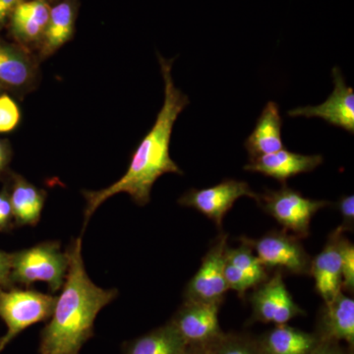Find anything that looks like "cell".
Here are the masks:
<instances>
[{
    "mask_svg": "<svg viewBox=\"0 0 354 354\" xmlns=\"http://www.w3.org/2000/svg\"><path fill=\"white\" fill-rule=\"evenodd\" d=\"M241 197L252 198L258 201L259 194L254 192L245 181L225 179L213 187L192 188L179 198L178 204L197 209L221 230L223 218Z\"/></svg>",
    "mask_w": 354,
    "mask_h": 354,
    "instance_id": "ba28073f",
    "label": "cell"
},
{
    "mask_svg": "<svg viewBox=\"0 0 354 354\" xmlns=\"http://www.w3.org/2000/svg\"><path fill=\"white\" fill-rule=\"evenodd\" d=\"M57 297L34 290H3L0 288V318L6 325L0 337V353L23 330L50 318Z\"/></svg>",
    "mask_w": 354,
    "mask_h": 354,
    "instance_id": "277c9868",
    "label": "cell"
},
{
    "mask_svg": "<svg viewBox=\"0 0 354 354\" xmlns=\"http://www.w3.org/2000/svg\"><path fill=\"white\" fill-rule=\"evenodd\" d=\"M46 1H53V0H46Z\"/></svg>",
    "mask_w": 354,
    "mask_h": 354,
    "instance_id": "e575fe53",
    "label": "cell"
},
{
    "mask_svg": "<svg viewBox=\"0 0 354 354\" xmlns=\"http://www.w3.org/2000/svg\"><path fill=\"white\" fill-rule=\"evenodd\" d=\"M323 160L321 155H300L283 148L278 152L251 160L244 167V169L264 174L276 179L279 183L286 184V181L290 177L313 171L322 164Z\"/></svg>",
    "mask_w": 354,
    "mask_h": 354,
    "instance_id": "9a60e30c",
    "label": "cell"
},
{
    "mask_svg": "<svg viewBox=\"0 0 354 354\" xmlns=\"http://www.w3.org/2000/svg\"><path fill=\"white\" fill-rule=\"evenodd\" d=\"M337 208L342 216L341 227L344 230H353L354 225V197L353 195L339 198Z\"/></svg>",
    "mask_w": 354,
    "mask_h": 354,
    "instance_id": "484cf974",
    "label": "cell"
},
{
    "mask_svg": "<svg viewBox=\"0 0 354 354\" xmlns=\"http://www.w3.org/2000/svg\"><path fill=\"white\" fill-rule=\"evenodd\" d=\"M205 348L216 354H264L259 342L237 335L223 334L218 341Z\"/></svg>",
    "mask_w": 354,
    "mask_h": 354,
    "instance_id": "603a6c76",
    "label": "cell"
},
{
    "mask_svg": "<svg viewBox=\"0 0 354 354\" xmlns=\"http://www.w3.org/2000/svg\"><path fill=\"white\" fill-rule=\"evenodd\" d=\"M205 354H216L215 353H213V351H209V348H205Z\"/></svg>",
    "mask_w": 354,
    "mask_h": 354,
    "instance_id": "d6a6232c",
    "label": "cell"
},
{
    "mask_svg": "<svg viewBox=\"0 0 354 354\" xmlns=\"http://www.w3.org/2000/svg\"><path fill=\"white\" fill-rule=\"evenodd\" d=\"M23 0H0V29L6 24V20L10 17L14 9Z\"/></svg>",
    "mask_w": 354,
    "mask_h": 354,
    "instance_id": "f1b7e54d",
    "label": "cell"
},
{
    "mask_svg": "<svg viewBox=\"0 0 354 354\" xmlns=\"http://www.w3.org/2000/svg\"><path fill=\"white\" fill-rule=\"evenodd\" d=\"M68 271L55 309L41 334L39 353L80 354L94 334L97 314L118 295L106 290L88 276L82 255V236L73 239L66 250Z\"/></svg>",
    "mask_w": 354,
    "mask_h": 354,
    "instance_id": "7a4b0ae2",
    "label": "cell"
},
{
    "mask_svg": "<svg viewBox=\"0 0 354 354\" xmlns=\"http://www.w3.org/2000/svg\"><path fill=\"white\" fill-rule=\"evenodd\" d=\"M253 319L262 323L285 325L293 318L305 315L295 304L283 281V272L274 271L264 283L256 286L250 297Z\"/></svg>",
    "mask_w": 354,
    "mask_h": 354,
    "instance_id": "9c48e42d",
    "label": "cell"
},
{
    "mask_svg": "<svg viewBox=\"0 0 354 354\" xmlns=\"http://www.w3.org/2000/svg\"></svg>",
    "mask_w": 354,
    "mask_h": 354,
    "instance_id": "d590c367",
    "label": "cell"
},
{
    "mask_svg": "<svg viewBox=\"0 0 354 354\" xmlns=\"http://www.w3.org/2000/svg\"><path fill=\"white\" fill-rule=\"evenodd\" d=\"M334 78V91L323 104L316 106H304L288 111L290 118H319L334 127L342 128L354 133V91L344 81L341 69L334 67L332 71Z\"/></svg>",
    "mask_w": 354,
    "mask_h": 354,
    "instance_id": "8fae6325",
    "label": "cell"
},
{
    "mask_svg": "<svg viewBox=\"0 0 354 354\" xmlns=\"http://www.w3.org/2000/svg\"><path fill=\"white\" fill-rule=\"evenodd\" d=\"M344 232L341 227L334 230L323 250L311 261L310 274L315 279V290L324 304L332 301L342 291L341 241Z\"/></svg>",
    "mask_w": 354,
    "mask_h": 354,
    "instance_id": "4fadbf2b",
    "label": "cell"
},
{
    "mask_svg": "<svg viewBox=\"0 0 354 354\" xmlns=\"http://www.w3.org/2000/svg\"><path fill=\"white\" fill-rule=\"evenodd\" d=\"M318 335L286 325H278L260 339L264 354H305L320 342Z\"/></svg>",
    "mask_w": 354,
    "mask_h": 354,
    "instance_id": "44dd1931",
    "label": "cell"
},
{
    "mask_svg": "<svg viewBox=\"0 0 354 354\" xmlns=\"http://www.w3.org/2000/svg\"><path fill=\"white\" fill-rule=\"evenodd\" d=\"M14 221L12 207L9 193L6 190L0 192V232L12 227Z\"/></svg>",
    "mask_w": 354,
    "mask_h": 354,
    "instance_id": "4316f807",
    "label": "cell"
},
{
    "mask_svg": "<svg viewBox=\"0 0 354 354\" xmlns=\"http://www.w3.org/2000/svg\"><path fill=\"white\" fill-rule=\"evenodd\" d=\"M180 354H205V346H188Z\"/></svg>",
    "mask_w": 354,
    "mask_h": 354,
    "instance_id": "1f68e13d",
    "label": "cell"
},
{
    "mask_svg": "<svg viewBox=\"0 0 354 354\" xmlns=\"http://www.w3.org/2000/svg\"><path fill=\"white\" fill-rule=\"evenodd\" d=\"M221 305L184 300L169 323L188 346H208L223 335L218 323Z\"/></svg>",
    "mask_w": 354,
    "mask_h": 354,
    "instance_id": "30bf717a",
    "label": "cell"
},
{
    "mask_svg": "<svg viewBox=\"0 0 354 354\" xmlns=\"http://www.w3.org/2000/svg\"><path fill=\"white\" fill-rule=\"evenodd\" d=\"M281 127L283 120L278 104L274 102H268L244 144L250 160L285 148L281 139Z\"/></svg>",
    "mask_w": 354,
    "mask_h": 354,
    "instance_id": "d6986e66",
    "label": "cell"
},
{
    "mask_svg": "<svg viewBox=\"0 0 354 354\" xmlns=\"http://www.w3.org/2000/svg\"><path fill=\"white\" fill-rule=\"evenodd\" d=\"M160 71L165 81V101L158 113L152 129L144 137L133 153L129 167L124 176L109 187L97 191L83 190L86 200L83 230H86L93 214L102 203L118 194L127 193L139 206H145L151 200L153 184L165 174L183 176L169 153L172 129L179 114L189 104V99L174 85L171 67L174 59L158 55Z\"/></svg>",
    "mask_w": 354,
    "mask_h": 354,
    "instance_id": "6da1fadb",
    "label": "cell"
},
{
    "mask_svg": "<svg viewBox=\"0 0 354 354\" xmlns=\"http://www.w3.org/2000/svg\"><path fill=\"white\" fill-rule=\"evenodd\" d=\"M319 339L322 341H344L354 344V300L339 293L328 304H324L319 321Z\"/></svg>",
    "mask_w": 354,
    "mask_h": 354,
    "instance_id": "e0dca14e",
    "label": "cell"
},
{
    "mask_svg": "<svg viewBox=\"0 0 354 354\" xmlns=\"http://www.w3.org/2000/svg\"><path fill=\"white\" fill-rule=\"evenodd\" d=\"M11 283V254L0 251V286L8 288Z\"/></svg>",
    "mask_w": 354,
    "mask_h": 354,
    "instance_id": "83f0119b",
    "label": "cell"
},
{
    "mask_svg": "<svg viewBox=\"0 0 354 354\" xmlns=\"http://www.w3.org/2000/svg\"><path fill=\"white\" fill-rule=\"evenodd\" d=\"M39 60L29 50L0 43V88L19 93L32 91L38 82Z\"/></svg>",
    "mask_w": 354,
    "mask_h": 354,
    "instance_id": "7c38bea8",
    "label": "cell"
},
{
    "mask_svg": "<svg viewBox=\"0 0 354 354\" xmlns=\"http://www.w3.org/2000/svg\"><path fill=\"white\" fill-rule=\"evenodd\" d=\"M341 351V349L337 348V342L321 339L315 348L305 354H339Z\"/></svg>",
    "mask_w": 354,
    "mask_h": 354,
    "instance_id": "f546056e",
    "label": "cell"
},
{
    "mask_svg": "<svg viewBox=\"0 0 354 354\" xmlns=\"http://www.w3.org/2000/svg\"><path fill=\"white\" fill-rule=\"evenodd\" d=\"M77 10L76 0H62L50 8L48 27L37 53L39 62L51 57L73 38Z\"/></svg>",
    "mask_w": 354,
    "mask_h": 354,
    "instance_id": "ac0fdd59",
    "label": "cell"
},
{
    "mask_svg": "<svg viewBox=\"0 0 354 354\" xmlns=\"http://www.w3.org/2000/svg\"><path fill=\"white\" fill-rule=\"evenodd\" d=\"M11 158V150L7 142L0 140V174L6 171Z\"/></svg>",
    "mask_w": 354,
    "mask_h": 354,
    "instance_id": "4dcf8cb0",
    "label": "cell"
},
{
    "mask_svg": "<svg viewBox=\"0 0 354 354\" xmlns=\"http://www.w3.org/2000/svg\"><path fill=\"white\" fill-rule=\"evenodd\" d=\"M339 354H349V353H342V351H341V353H339Z\"/></svg>",
    "mask_w": 354,
    "mask_h": 354,
    "instance_id": "836d02e7",
    "label": "cell"
},
{
    "mask_svg": "<svg viewBox=\"0 0 354 354\" xmlns=\"http://www.w3.org/2000/svg\"><path fill=\"white\" fill-rule=\"evenodd\" d=\"M228 235L223 232L203 257L201 266L184 290V300L223 304L230 290L225 281V258Z\"/></svg>",
    "mask_w": 354,
    "mask_h": 354,
    "instance_id": "52a82bcc",
    "label": "cell"
},
{
    "mask_svg": "<svg viewBox=\"0 0 354 354\" xmlns=\"http://www.w3.org/2000/svg\"><path fill=\"white\" fill-rule=\"evenodd\" d=\"M239 241L253 249L261 264L267 271L286 272L298 276L310 274L311 258L300 239L286 230L268 232L258 239L241 237Z\"/></svg>",
    "mask_w": 354,
    "mask_h": 354,
    "instance_id": "8992f818",
    "label": "cell"
},
{
    "mask_svg": "<svg viewBox=\"0 0 354 354\" xmlns=\"http://www.w3.org/2000/svg\"><path fill=\"white\" fill-rule=\"evenodd\" d=\"M9 198L16 225H38L46 203V191L29 183L24 177L14 174Z\"/></svg>",
    "mask_w": 354,
    "mask_h": 354,
    "instance_id": "ffe728a7",
    "label": "cell"
},
{
    "mask_svg": "<svg viewBox=\"0 0 354 354\" xmlns=\"http://www.w3.org/2000/svg\"><path fill=\"white\" fill-rule=\"evenodd\" d=\"M342 290L353 295L354 291V245L346 237L341 241Z\"/></svg>",
    "mask_w": 354,
    "mask_h": 354,
    "instance_id": "d4e9b609",
    "label": "cell"
},
{
    "mask_svg": "<svg viewBox=\"0 0 354 354\" xmlns=\"http://www.w3.org/2000/svg\"><path fill=\"white\" fill-rule=\"evenodd\" d=\"M257 203L265 213L278 221L283 230L300 239L308 236L310 223L317 212L330 205V202L324 200L305 198L286 184L278 190H266L259 194Z\"/></svg>",
    "mask_w": 354,
    "mask_h": 354,
    "instance_id": "5b68a950",
    "label": "cell"
},
{
    "mask_svg": "<svg viewBox=\"0 0 354 354\" xmlns=\"http://www.w3.org/2000/svg\"><path fill=\"white\" fill-rule=\"evenodd\" d=\"M225 276L228 288L244 298L247 290L269 278V271L261 264L253 249L241 241V245L236 248L227 246L225 250Z\"/></svg>",
    "mask_w": 354,
    "mask_h": 354,
    "instance_id": "5bb4252c",
    "label": "cell"
},
{
    "mask_svg": "<svg viewBox=\"0 0 354 354\" xmlns=\"http://www.w3.org/2000/svg\"><path fill=\"white\" fill-rule=\"evenodd\" d=\"M188 344L171 323L128 342L124 354H180Z\"/></svg>",
    "mask_w": 354,
    "mask_h": 354,
    "instance_id": "7402d4cb",
    "label": "cell"
},
{
    "mask_svg": "<svg viewBox=\"0 0 354 354\" xmlns=\"http://www.w3.org/2000/svg\"><path fill=\"white\" fill-rule=\"evenodd\" d=\"M68 257L58 241H46L11 254V281L30 286L37 281L48 283L51 293L64 286Z\"/></svg>",
    "mask_w": 354,
    "mask_h": 354,
    "instance_id": "3957f363",
    "label": "cell"
},
{
    "mask_svg": "<svg viewBox=\"0 0 354 354\" xmlns=\"http://www.w3.org/2000/svg\"><path fill=\"white\" fill-rule=\"evenodd\" d=\"M21 111L10 95H0V133L13 131L19 125Z\"/></svg>",
    "mask_w": 354,
    "mask_h": 354,
    "instance_id": "cb8c5ba5",
    "label": "cell"
},
{
    "mask_svg": "<svg viewBox=\"0 0 354 354\" xmlns=\"http://www.w3.org/2000/svg\"><path fill=\"white\" fill-rule=\"evenodd\" d=\"M50 6L46 0H23L11 14V32L24 48H39L44 38Z\"/></svg>",
    "mask_w": 354,
    "mask_h": 354,
    "instance_id": "2e32d148",
    "label": "cell"
}]
</instances>
